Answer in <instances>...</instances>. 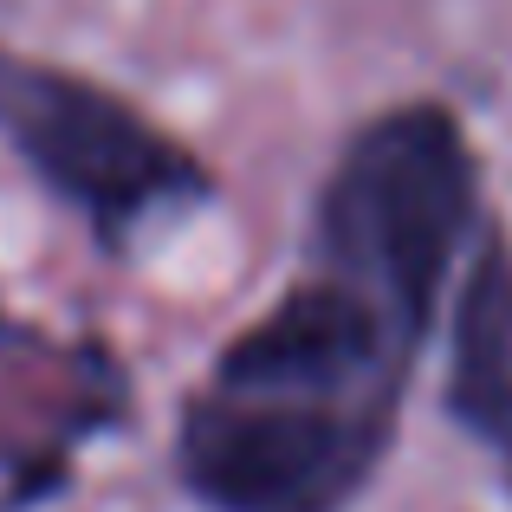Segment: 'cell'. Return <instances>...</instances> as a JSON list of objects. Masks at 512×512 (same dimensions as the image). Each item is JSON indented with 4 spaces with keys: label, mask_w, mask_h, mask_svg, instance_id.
<instances>
[{
    "label": "cell",
    "mask_w": 512,
    "mask_h": 512,
    "mask_svg": "<svg viewBox=\"0 0 512 512\" xmlns=\"http://www.w3.org/2000/svg\"><path fill=\"white\" fill-rule=\"evenodd\" d=\"M117 409L124 370L98 344L0 318V474H26L33 487L59 480L72 448L104 435Z\"/></svg>",
    "instance_id": "cell-4"
},
{
    "label": "cell",
    "mask_w": 512,
    "mask_h": 512,
    "mask_svg": "<svg viewBox=\"0 0 512 512\" xmlns=\"http://www.w3.org/2000/svg\"><path fill=\"white\" fill-rule=\"evenodd\" d=\"M448 409L500 454V474L512 487V260L500 240L480 247L461 312H454Z\"/></svg>",
    "instance_id": "cell-5"
},
{
    "label": "cell",
    "mask_w": 512,
    "mask_h": 512,
    "mask_svg": "<svg viewBox=\"0 0 512 512\" xmlns=\"http://www.w3.org/2000/svg\"><path fill=\"white\" fill-rule=\"evenodd\" d=\"M415 344L383 299L318 266L188 396V493L214 512H344L389 454Z\"/></svg>",
    "instance_id": "cell-1"
},
{
    "label": "cell",
    "mask_w": 512,
    "mask_h": 512,
    "mask_svg": "<svg viewBox=\"0 0 512 512\" xmlns=\"http://www.w3.org/2000/svg\"><path fill=\"white\" fill-rule=\"evenodd\" d=\"M0 130L33 163V175L98 221L104 240H130L143 221L208 195L195 156L137 117L124 98L72 72L0 52Z\"/></svg>",
    "instance_id": "cell-3"
},
{
    "label": "cell",
    "mask_w": 512,
    "mask_h": 512,
    "mask_svg": "<svg viewBox=\"0 0 512 512\" xmlns=\"http://www.w3.org/2000/svg\"><path fill=\"white\" fill-rule=\"evenodd\" d=\"M480 201V169L454 111L402 104L363 124L318 195V260L383 299L415 338L448 286Z\"/></svg>",
    "instance_id": "cell-2"
}]
</instances>
